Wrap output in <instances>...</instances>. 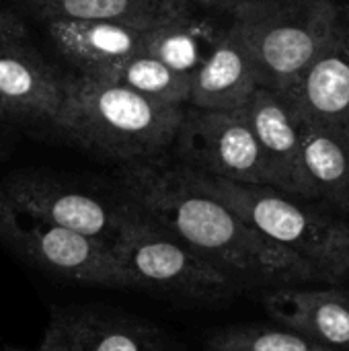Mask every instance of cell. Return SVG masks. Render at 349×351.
I'll return each instance as SVG.
<instances>
[{"mask_svg": "<svg viewBox=\"0 0 349 351\" xmlns=\"http://www.w3.org/2000/svg\"><path fill=\"white\" fill-rule=\"evenodd\" d=\"M119 195L243 290L325 284L300 257L259 234L222 202L197 187L177 160L163 156L121 165Z\"/></svg>", "mask_w": 349, "mask_h": 351, "instance_id": "cell-1", "label": "cell"}, {"mask_svg": "<svg viewBox=\"0 0 349 351\" xmlns=\"http://www.w3.org/2000/svg\"><path fill=\"white\" fill-rule=\"evenodd\" d=\"M183 111L113 80L72 74L64 80V99L51 125L88 152L130 165L167 156Z\"/></svg>", "mask_w": 349, "mask_h": 351, "instance_id": "cell-2", "label": "cell"}, {"mask_svg": "<svg viewBox=\"0 0 349 351\" xmlns=\"http://www.w3.org/2000/svg\"><path fill=\"white\" fill-rule=\"evenodd\" d=\"M189 175L197 187L222 202L259 234L311 265L325 284L349 276V226L331 212L313 206L315 199L274 185L234 183L193 171Z\"/></svg>", "mask_w": 349, "mask_h": 351, "instance_id": "cell-3", "label": "cell"}, {"mask_svg": "<svg viewBox=\"0 0 349 351\" xmlns=\"http://www.w3.org/2000/svg\"><path fill=\"white\" fill-rule=\"evenodd\" d=\"M111 251L132 290L197 306H218L243 292L234 280L125 199Z\"/></svg>", "mask_w": 349, "mask_h": 351, "instance_id": "cell-4", "label": "cell"}, {"mask_svg": "<svg viewBox=\"0 0 349 351\" xmlns=\"http://www.w3.org/2000/svg\"><path fill=\"white\" fill-rule=\"evenodd\" d=\"M339 0H239L230 29L249 49L259 82L288 93L323 49L339 12Z\"/></svg>", "mask_w": 349, "mask_h": 351, "instance_id": "cell-5", "label": "cell"}, {"mask_svg": "<svg viewBox=\"0 0 349 351\" xmlns=\"http://www.w3.org/2000/svg\"><path fill=\"white\" fill-rule=\"evenodd\" d=\"M0 245L23 261L76 284L132 290L111 245L41 220L0 193Z\"/></svg>", "mask_w": 349, "mask_h": 351, "instance_id": "cell-6", "label": "cell"}, {"mask_svg": "<svg viewBox=\"0 0 349 351\" xmlns=\"http://www.w3.org/2000/svg\"><path fill=\"white\" fill-rule=\"evenodd\" d=\"M171 150L177 162L193 173L234 183L269 185L261 148L243 109L185 107Z\"/></svg>", "mask_w": 349, "mask_h": 351, "instance_id": "cell-7", "label": "cell"}, {"mask_svg": "<svg viewBox=\"0 0 349 351\" xmlns=\"http://www.w3.org/2000/svg\"><path fill=\"white\" fill-rule=\"evenodd\" d=\"M0 193L41 220L107 245L113 243L123 204L121 195L119 199H107L41 171L10 175L0 183Z\"/></svg>", "mask_w": 349, "mask_h": 351, "instance_id": "cell-8", "label": "cell"}, {"mask_svg": "<svg viewBox=\"0 0 349 351\" xmlns=\"http://www.w3.org/2000/svg\"><path fill=\"white\" fill-rule=\"evenodd\" d=\"M39 351H189L163 327L101 306L64 304L49 311Z\"/></svg>", "mask_w": 349, "mask_h": 351, "instance_id": "cell-9", "label": "cell"}, {"mask_svg": "<svg viewBox=\"0 0 349 351\" xmlns=\"http://www.w3.org/2000/svg\"><path fill=\"white\" fill-rule=\"evenodd\" d=\"M243 111L261 148L269 185L313 199L302 169V115L290 97L259 86Z\"/></svg>", "mask_w": 349, "mask_h": 351, "instance_id": "cell-10", "label": "cell"}, {"mask_svg": "<svg viewBox=\"0 0 349 351\" xmlns=\"http://www.w3.org/2000/svg\"><path fill=\"white\" fill-rule=\"evenodd\" d=\"M286 95L304 119L349 128V0L339 4L323 49Z\"/></svg>", "mask_w": 349, "mask_h": 351, "instance_id": "cell-11", "label": "cell"}, {"mask_svg": "<svg viewBox=\"0 0 349 351\" xmlns=\"http://www.w3.org/2000/svg\"><path fill=\"white\" fill-rule=\"evenodd\" d=\"M60 76L25 39L0 43V115L53 123L62 99Z\"/></svg>", "mask_w": 349, "mask_h": 351, "instance_id": "cell-12", "label": "cell"}, {"mask_svg": "<svg viewBox=\"0 0 349 351\" xmlns=\"http://www.w3.org/2000/svg\"><path fill=\"white\" fill-rule=\"evenodd\" d=\"M272 319L329 351H349V292L282 286L263 300Z\"/></svg>", "mask_w": 349, "mask_h": 351, "instance_id": "cell-13", "label": "cell"}, {"mask_svg": "<svg viewBox=\"0 0 349 351\" xmlns=\"http://www.w3.org/2000/svg\"><path fill=\"white\" fill-rule=\"evenodd\" d=\"M43 23L49 41L76 70L74 74H99L121 60L144 51L152 29L105 21L45 19Z\"/></svg>", "mask_w": 349, "mask_h": 351, "instance_id": "cell-14", "label": "cell"}, {"mask_svg": "<svg viewBox=\"0 0 349 351\" xmlns=\"http://www.w3.org/2000/svg\"><path fill=\"white\" fill-rule=\"evenodd\" d=\"M259 86V72L251 53L228 25L212 53L191 74L185 107L212 111L243 109Z\"/></svg>", "mask_w": 349, "mask_h": 351, "instance_id": "cell-15", "label": "cell"}, {"mask_svg": "<svg viewBox=\"0 0 349 351\" xmlns=\"http://www.w3.org/2000/svg\"><path fill=\"white\" fill-rule=\"evenodd\" d=\"M300 148L311 197L344 212L349 195V128L302 117Z\"/></svg>", "mask_w": 349, "mask_h": 351, "instance_id": "cell-16", "label": "cell"}, {"mask_svg": "<svg viewBox=\"0 0 349 351\" xmlns=\"http://www.w3.org/2000/svg\"><path fill=\"white\" fill-rule=\"evenodd\" d=\"M39 19L105 21L136 27H156L189 6L183 0H25Z\"/></svg>", "mask_w": 349, "mask_h": 351, "instance_id": "cell-17", "label": "cell"}, {"mask_svg": "<svg viewBox=\"0 0 349 351\" xmlns=\"http://www.w3.org/2000/svg\"><path fill=\"white\" fill-rule=\"evenodd\" d=\"M226 29L228 25L218 27L210 19L195 16L193 8H189L183 14L152 27L144 51L158 58L175 72L191 78L222 39Z\"/></svg>", "mask_w": 349, "mask_h": 351, "instance_id": "cell-18", "label": "cell"}, {"mask_svg": "<svg viewBox=\"0 0 349 351\" xmlns=\"http://www.w3.org/2000/svg\"><path fill=\"white\" fill-rule=\"evenodd\" d=\"M107 80H113L146 99H152L156 103L165 105H187V93H189V78L169 68L158 58L140 51L136 56H130L121 60L119 64L93 74Z\"/></svg>", "mask_w": 349, "mask_h": 351, "instance_id": "cell-19", "label": "cell"}, {"mask_svg": "<svg viewBox=\"0 0 349 351\" xmlns=\"http://www.w3.org/2000/svg\"><path fill=\"white\" fill-rule=\"evenodd\" d=\"M206 351H329L286 327L234 325L214 331Z\"/></svg>", "mask_w": 349, "mask_h": 351, "instance_id": "cell-20", "label": "cell"}, {"mask_svg": "<svg viewBox=\"0 0 349 351\" xmlns=\"http://www.w3.org/2000/svg\"><path fill=\"white\" fill-rule=\"evenodd\" d=\"M25 35H27V29H25L23 21L14 12L0 8V43L25 39Z\"/></svg>", "mask_w": 349, "mask_h": 351, "instance_id": "cell-21", "label": "cell"}, {"mask_svg": "<svg viewBox=\"0 0 349 351\" xmlns=\"http://www.w3.org/2000/svg\"><path fill=\"white\" fill-rule=\"evenodd\" d=\"M189 8H204V10H226L230 12V8L239 2V0H183Z\"/></svg>", "mask_w": 349, "mask_h": 351, "instance_id": "cell-22", "label": "cell"}, {"mask_svg": "<svg viewBox=\"0 0 349 351\" xmlns=\"http://www.w3.org/2000/svg\"><path fill=\"white\" fill-rule=\"evenodd\" d=\"M344 214H348L349 216V195H348V202H346V206H344Z\"/></svg>", "mask_w": 349, "mask_h": 351, "instance_id": "cell-23", "label": "cell"}, {"mask_svg": "<svg viewBox=\"0 0 349 351\" xmlns=\"http://www.w3.org/2000/svg\"><path fill=\"white\" fill-rule=\"evenodd\" d=\"M4 351H39V350H19V348H8V350Z\"/></svg>", "mask_w": 349, "mask_h": 351, "instance_id": "cell-24", "label": "cell"}, {"mask_svg": "<svg viewBox=\"0 0 349 351\" xmlns=\"http://www.w3.org/2000/svg\"><path fill=\"white\" fill-rule=\"evenodd\" d=\"M0 119H2V115H0Z\"/></svg>", "mask_w": 349, "mask_h": 351, "instance_id": "cell-25", "label": "cell"}]
</instances>
